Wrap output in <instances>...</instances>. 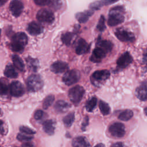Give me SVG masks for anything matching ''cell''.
Listing matches in <instances>:
<instances>
[{
    "label": "cell",
    "instance_id": "cell-1",
    "mask_svg": "<svg viewBox=\"0 0 147 147\" xmlns=\"http://www.w3.org/2000/svg\"><path fill=\"white\" fill-rule=\"evenodd\" d=\"M125 10L121 6H116L110 9L109 13L107 24L110 26H114L124 21Z\"/></svg>",
    "mask_w": 147,
    "mask_h": 147
},
{
    "label": "cell",
    "instance_id": "cell-2",
    "mask_svg": "<svg viewBox=\"0 0 147 147\" xmlns=\"http://www.w3.org/2000/svg\"><path fill=\"white\" fill-rule=\"evenodd\" d=\"M28 43V37L23 32H18L13 35L10 43V48L14 52H21Z\"/></svg>",
    "mask_w": 147,
    "mask_h": 147
},
{
    "label": "cell",
    "instance_id": "cell-3",
    "mask_svg": "<svg viewBox=\"0 0 147 147\" xmlns=\"http://www.w3.org/2000/svg\"><path fill=\"white\" fill-rule=\"evenodd\" d=\"M26 86L29 91L36 92L42 88L43 81L40 75L33 74L28 78Z\"/></svg>",
    "mask_w": 147,
    "mask_h": 147
},
{
    "label": "cell",
    "instance_id": "cell-4",
    "mask_svg": "<svg viewBox=\"0 0 147 147\" xmlns=\"http://www.w3.org/2000/svg\"><path fill=\"white\" fill-rule=\"evenodd\" d=\"M84 93V88L81 86L76 85L69 89L68 91L69 98L75 105H78L82 100Z\"/></svg>",
    "mask_w": 147,
    "mask_h": 147
},
{
    "label": "cell",
    "instance_id": "cell-5",
    "mask_svg": "<svg viewBox=\"0 0 147 147\" xmlns=\"http://www.w3.org/2000/svg\"><path fill=\"white\" fill-rule=\"evenodd\" d=\"M110 72L107 69L98 70L93 72L90 80L94 86L99 87L110 77Z\"/></svg>",
    "mask_w": 147,
    "mask_h": 147
},
{
    "label": "cell",
    "instance_id": "cell-6",
    "mask_svg": "<svg viewBox=\"0 0 147 147\" xmlns=\"http://www.w3.org/2000/svg\"><path fill=\"white\" fill-rule=\"evenodd\" d=\"M80 78V72L75 69L65 72L63 76V82L67 86L72 85L77 83Z\"/></svg>",
    "mask_w": 147,
    "mask_h": 147
},
{
    "label": "cell",
    "instance_id": "cell-7",
    "mask_svg": "<svg viewBox=\"0 0 147 147\" xmlns=\"http://www.w3.org/2000/svg\"><path fill=\"white\" fill-rule=\"evenodd\" d=\"M115 35L119 40L122 42H133L136 40L133 33L123 28L117 29L115 32Z\"/></svg>",
    "mask_w": 147,
    "mask_h": 147
},
{
    "label": "cell",
    "instance_id": "cell-8",
    "mask_svg": "<svg viewBox=\"0 0 147 147\" xmlns=\"http://www.w3.org/2000/svg\"><path fill=\"white\" fill-rule=\"evenodd\" d=\"M36 18L41 22L51 24L55 20V16L52 11L46 9L38 10L36 14Z\"/></svg>",
    "mask_w": 147,
    "mask_h": 147
},
{
    "label": "cell",
    "instance_id": "cell-9",
    "mask_svg": "<svg viewBox=\"0 0 147 147\" xmlns=\"http://www.w3.org/2000/svg\"><path fill=\"white\" fill-rule=\"evenodd\" d=\"M109 131L113 137L121 138L123 137L125 134V127L123 123L115 122L109 126Z\"/></svg>",
    "mask_w": 147,
    "mask_h": 147
},
{
    "label": "cell",
    "instance_id": "cell-10",
    "mask_svg": "<svg viewBox=\"0 0 147 147\" xmlns=\"http://www.w3.org/2000/svg\"><path fill=\"white\" fill-rule=\"evenodd\" d=\"M9 91L10 94L14 97H20L25 93L23 85L18 81H14L10 83Z\"/></svg>",
    "mask_w": 147,
    "mask_h": 147
},
{
    "label": "cell",
    "instance_id": "cell-11",
    "mask_svg": "<svg viewBox=\"0 0 147 147\" xmlns=\"http://www.w3.org/2000/svg\"><path fill=\"white\" fill-rule=\"evenodd\" d=\"M133 61V58L131 55L128 52H126L123 53L117 60V64L119 68H125L127 67Z\"/></svg>",
    "mask_w": 147,
    "mask_h": 147
},
{
    "label": "cell",
    "instance_id": "cell-12",
    "mask_svg": "<svg viewBox=\"0 0 147 147\" xmlns=\"http://www.w3.org/2000/svg\"><path fill=\"white\" fill-rule=\"evenodd\" d=\"M9 9L14 17H18L22 13L24 9V4L21 1L14 0L9 5Z\"/></svg>",
    "mask_w": 147,
    "mask_h": 147
},
{
    "label": "cell",
    "instance_id": "cell-13",
    "mask_svg": "<svg viewBox=\"0 0 147 147\" xmlns=\"http://www.w3.org/2000/svg\"><path fill=\"white\" fill-rule=\"evenodd\" d=\"M107 53L102 48L96 47L93 50L92 55L90 58V60L94 63L100 62L102 59L106 56Z\"/></svg>",
    "mask_w": 147,
    "mask_h": 147
},
{
    "label": "cell",
    "instance_id": "cell-14",
    "mask_svg": "<svg viewBox=\"0 0 147 147\" xmlns=\"http://www.w3.org/2000/svg\"><path fill=\"white\" fill-rule=\"evenodd\" d=\"M68 68V64L61 61H57L53 63L51 66V70L55 74L63 73Z\"/></svg>",
    "mask_w": 147,
    "mask_h": 147
},
{
    "label": "cell",
    "instance_id": "cell-15",
    "mask_svg": "<svg viewBox=\"0 0 147 147\" xmlns=\"http://www.w3.org/2000/svg\"><path fill=\"white\" fill-rule=\"evenodd\" d=\"M136 96L142 101L147 100V83H142L136 90Z\"/></svg>",
    "mask_w": 147,
    "mask_h": 147
},
{
    "label": "cell",
    "instance_id": "cell-16",
    "mask_svg": "<svg viewBox=\"0 0 147 147\" xmlns=\"http://www.w3.org/2000/svg\"><path fill=\"white\" fill-rule=\"evenodd\" d=\"M27 30L30 34L36 36L41 34L42 32L43 28L40 24L35 21H33L28 24Z\"/></svg>",
    "mask_w": 147,
    "mask_h": 147
},
{
    "label": "cell",
    "instance_id": "cell-17",
    "mask_svg": "<svg viewBox=\"0 0 147 147\" xmlns=\"http://www.w3.org/2000/svg\"><path fill=\"white\" fill-rule=\"evenodd\" d=\"M90 48V45L84 39L80 38L77 42L75 52L78 55H82L87 53Z\"/></svg>",
    "mask_w": 147,
    "mask_h": 147
},
{
    "label": "cell",
    "instance_id": "cell-18",
    "mask_svg": "<svg viewBox=\"0 0 147 147\" xmlns=\"http://www.w3.org/2000/svg\"><path fill=\"white\" fill-rule=\"evenodd\" d=\"M94 13L92 10H87L83 12H79L75 14V17L76 20L80 23H85L89 19L90 17Z\"/></svg>",
    "mask_w": 147,
    "mask_h": 147
},
{
    "label": "cell",
    "instance_id": "cell-19",
    "mask_svg": "<svg viewBox=\"0 0 147 147\" xmlns=\"http://www.w3.org/2000/svg\"><path fill=\"white\" fill-rule=\"evenodd\" d=\"M96 47H98L102 48L107 53L112 50L113 44L110 41L106 40H102L100 38H99L96 42Z\"/></svg>",
    "mask_w": 147,
    "mask_h": 147
},
{
    "label": "cell",
    "instance_id": "cell-20",
    "mask_svg": "<svg viewBox=\"0 0 147 147\" xmlns=\"http://www.w3.org/2000/svg\"><path fill=\"white\" fill-rule=\"evenodd\" d=\"M42 128L44 131L49 135H52L55 129V122L52 119L44 121L42 123Z\"/></svg>",
    "mask_w": 147,
    "mask_h": 147
},
{
    "label": "cell",
    "instance_id": "cell-21",
    "mask_svg": "<svg viewBox=\"0 0 147 147\" xmlns=\"http://www.w3.org/2000/svg\"><path fill=\"white\" fill-rule=\"evenodd\" d=\"M73 147H90L89 142L87 139L82 136L75 138L72 142Z\"/></svg>",
    "mask_w": 147,
    "mask_h": 147
},
{
    "label": "cell",
    "instance_id": "cell-22",
    "mask_svg": "<svg viewBox=\"0 0 147 147\" xmlns=\"http://www.w3.org/2000/svg\"><path fill=\"white\" fill-rule=\"evenodd\" d=\"M70 107V105L67 102L63 100H57L54 106L55 110L57 113H65Z\"/></svg>",
    "mask_w": 147,
    "mask_h": 147
},
{
    "label": "cell",
    "instance_id": "cell-23",
    "mask_svg": "<svg viewBox=\"0 0 147 147\" xmlns=\"http://www.w3.org/2000/svg\"><path fill=\"white\" fill-rule=\"evenodd\" d=\"M75 34L74 33L72 32H65V33H63L61 35V41L62 42L66 45L69 46L72 44V41L74 40Z\"/></svg>",
    "mask_w": 147,
    "mask_h": 147
},
{
    "label": "cell",
    "instance_id": "cell-24",
    "mask_svg": "<svg viewBox=\"0 0 147 147\" xmlns=\"http://www.w3.org/2000/svg\"><path fill=\"white\" fill-rule=\"evenodd\" d=\"M4 75L5 76L11 79L16 78L18 76V73L13 66L10 64L6 65L4 71Z\"/></svg>",
    "mask_w": 147,
    "mask_h": 147
},
{
    "label": "cell",
    "instance_id": "cell-25",
    "mask_svg": "<svg viewBox=\"0 0 147 147\" xmlns=\"http://www.w3.org/2000/svg\"><path fill=\"white\" fill-rule=\"evenodd\" d=\"M116 1H95L92 3H91L89 7H90L91 10H98L103 5H107L109 4L113 3L115 2Z\"/></svg>",
    "mask_w": 147,
    "mask_h": 147
},
{
    "label": "cell",
    "instance_id": "cell-26",
    "mask_svg": "<svg viewBox=\"0 0 147 147\" xmlns=\"http://www.w3.org/2000/svg\"><path fill=\"white\" fill-rule=\"evenodd\" d=\"M12 60L15 67L20 71H23L25 68V65L22 59L17 55H14L12 56Z\"/></svg>",
    "mask_w": 147,
    "mask_h": 147
},
{
    "label": "cell",
    "instance_id": "cell-27",
    "mask_svg": "<svg viewBox=\"0 0 147 147\" xmlns=\"http://www.w3.org/2000/svg\"><path fill=\"white\" fill-rule=\"evenodd\" d=\"M133 115V112L132 111V110L127 109L123 111L119 114V115H118V118L121 121H127L130 119L132 118Z\"/></svg>",
    "mask_w": 147,
    "mask_h": 147
},
{
    "label": "cell",
    "instance_id": "cell-28",
    "mask_svg": "<svg viewBox=\"0 0 147 147\" xmlns=\"http://www.w3.org/2000/svg\"><path fill=\"white\" fill-rule=\"evenodd\" d=\"M74 120H75V114H74V113L72 112V113H69L66 116H65L63 118V121L64 125L66 127H69L72 125Z\"/></svg>",
    "mask_w": 147,
    "mask_h": 147
},
{
    "label": "cell",
    "instance_id": "cell-29",
    "mask_svg": "<svg viewBox=\"0 0 147 147\" xmlns=\"http://www.w3.org/2000/svg\"><path fill=\"white\" fill-rule=\"evenodd\" d=\"M99 107L101 113L103 115H108L110 113V107L109 105L103 100H100L99 102Z\"/></svg>",
    "mask_w": 147,
    "mask_h": 147
},
{
    "label": "cell",
    "instance_id": "cell-30",
    "mask_svg": "<svg viewBox=\"0 0 147 147\" xmlns=\"http://www.w3.org/2000/svg\"><path fill=\"white\" fill-rule=\"evenodd\" d=\"M97 103V99L96 97L94 96L90 99L86 104V109L87 111L91 112L95 109Z\"/></svg>",
    "mask_w": 147,
    "mask_h": 147
},
{
    "label": "cell",
    "instance_id": "cell-31",
    "mask_svg": "<svg viewBox=\"0 0 147 147\" xmlns=\"http://www.w3.org/2000/svg\"><path fill=\"white\" fill-rule=\"evenodd\" d=\"M55 100V96L53 95H49L44 99L42 103V107L44 109L49 108L53 103Z\"/></svg>",
    "mask_w": 147,
    "mask_h": 147
},
{
    "label": "cell",
    "instance_id": "cell-32",
    "mask_svg": "<svg viewBox=\"0 0 147 147\" xmlns=\"http://www.w3.org/2000/svg\"><path fill=\"white\" fill-rule=\"evenodd\" d=\"M26 62L28 64L29 67L33 71H36L38 67V61L37 59L28 57L26 59Z\"/></svg>",
    "mask_w": 147,
    "mask_h": 147
},
{
    "label": "cell",
    "instance_id": "cell-33",
    "mask_svg": "<svg viewBox=\"0 0 147 147\" xmlns=\"http://www.w3.org/2000/svg\"><path fill=\"white\" fill-rule=\"evenodd\" d=\"M9 90L7 84L2 79H0V95H3L7 93Z\"/></svg>",
    "mask_w": 147,
    "mask_h": 147
},
{
    "label": "cell",
    "instance_id": "cell-34",
    "mask_svg": "<svg viewBox=\"0 0 147 147\" xmlns=\"http://www.w3.org/2000/svg\"><path fill=\"white\" fill-rule=\"evenodd\" d=\"M105 17L103 16H101L99 20L98 21V25H97V29L100 31V32H103V30H105V29H106V26H105Z\"/></svg>",
    "mask_w": 147,
    "mask_h": 147
},
{
    "label": "cell",
    "instance_id": "cell-35",
    "mask_svg": "<svg viewBox=\"0 0 147 147\" xmlns=\"http://www.w3.org/2000/svg\"><path fill=\"white\" fill-rule=\"evenodd\" d=\"M20 130L21 132H22L23 133H25V134H29V135L35 134V133H36L33 130L31 129L30 128H29L28 127L25 126H20Z\"/></svg>",
    "mask_w": 147,
    "mask_h": 147
},
{
    "label": "cell",
    "instance_id": "cell-36",
    "mask_svg": "<svg viewBox=\"0 0 147 147\" xmlns=\"http://www.w3.org/2000/svg\"><path fill=\"white\" fill-rule=\"evenodd\" d=\"M53 1H49V0H35L34 1V2L40 6H52Z\"/></svg>",
    "mask_w": 147,
    "mask_h": 147
},
{
    "label": "cell",
    "instance_id": "cell-37",
    "mask_svg": "<svg viewBox=\"0 0 147 147\" xmlns=\"http://www.w3.org/2000/svg\"><path fill=\"white\" fill-rule=\"evenodd\" d=\"M17 138L18 140H20V141H30L31 140L33 139V137L32 136L24 135L23 134H18L17 136Z\"/></svg>",
    "mask_w": 147,
    "mask_h": 147
},
{
    "label": "cell",
    "instance_id": "cell-38",
    "mask_svg": "<svg viewBox=\"0 0 147 147\" xmlns=\"http://www.w3.org/2000/svg\"><path fill=\"white\" fill-rule=\"evenodd\" d=\"M44 112L41 110H37L35 111L34 114V118L36 120H40L44 116Z\"/></svg>",
    "mask_w": 147,
    "mask_h": 147
},
{
    "label": "cell",
    "instance_id": "cell-39",
    "mask_svg": "<svg viewBox=\"0 0 147 147\" xmlns=\"http://www.w3.org/2000/svg\"><path fill=\"white\" fill-rule=\"evenodd\" d=\"M6 131V130L5 129V123L2 121L0 120V134H5Z\"/></svg>",
    "mask_w": 147,
    "mask_h": 147
},
{
    "label": "cell",
    "instance_id": "cell-40",
    "mask_svg": "<svg viewBox=\"0 0 147 147\" xmlns=\"http://www.w3.org/2000/svg\"><path fill=\"white\" fill-rule=\"evenodd\" d=\"M88 125V117L87 116H86L84 120H83V122L82 123V129L83 130H84L86 129V126Z\"/></svg>",
    "mask_w": 147,
    "mask_h": 147
},
{
    "label": "cell",
    "instance_id": "cell-41",
    "mask_svg": "<svg viewBox=\"0 0 147 147\" xmlns=\"http://www.w3.org/2000/svg\"><path fill=\"white\" fill-rule=\"evenodd\" d=\"M110 147H124V145L122 142H118L112 144Z\"/></svg>",
    "mask_w": 147,
    "mask_h": 147
},
{
    "label": "cell",
    "instance_id": "cell-42",
    "mask_svg": "<svg viewBox=\"0 0 147 147\" xmlns=\"http://www.w3.org/2000/svg\"><path fill=\"white\" fill-rule=\"evenodd\" d=\"M143 61L145 64H147V48L144 51L143 54Z\"/></svg>",
    "mask_w": 147,
    "mask_h": 147
},
{
    "label": "cell",
    "instance_id": "cell-43",
    "mask_svg": "<svg viewBox=\"0 0 147 147\" xmlns=\"http://www.w3.org/2000/svg\"><path fill=\"white\" fill-rule=\"evenodd\" d=\"M22 147H34V146L31 142H25L22 144Z\"/></svg>",
    "mask_w": 147,
    "mask_h": 147
},
{
    "label": "cell",
    "instance_id": "cell-44",
    "mask_svg": "<svg viewBox=\"0 0 147 147\" xmlns=\"http://www.w3.org/2000/svg\"><path fill=\"white\" fill-rule=\"evenodd\" d=\"M94 147H105V145L103 144L99 143V144H96Z\"/></svg>",
    "mask_w": 147,
    "mask_h": 147
},
{
    "label": "cell",
    "instance_id": "cell-45",
    "mask_svg": "<svg viewBox=\"0 0 147 147\" xmlns=\"http://www.w3.org/2000/svg\"><path fill=\"white\" fill-rule=\"evenodd\" d=\"M6 1H0V6L3 5Z\"/></svg>",
    "mask_w": 147,
    "mask_h": 147
},
{
    "label": "cell",
    "instance_id": "cell-46",
    "mask_svg": "<svg viewBox=\"0 0 147 147\" xmlns=\"http://www.w3.org/2000/svg\"><path fill=\"white\" fill-rule=\"evenodd\" d=\"M144 110V113H145V115L147 116V107H145Z\"/></svg>",
    "mask_w": 147,
    "mask_h": 147
},
{
    "label": "cell",
    "instance_id": "cell-47",
    "mask_svg": "<svg viewBox=\"0 0 147 147\" xmlns=\"http://www.w3.org/2000/svg\"><path fill=\"white\" fill-rule=\"evenodd\" d=\"M2 113L1 110L0 109V117H1V116H2Z\"/></svg>",
    "mask_w": 147,
    "mask_h": 147
},
{
    "label": "cell",
    "instance_id": "cell-48",
    "mask_svg": "<svg viewBox=\"0 0 147 147\" xmlns=\"http://www.w3.org/2000/svg\"><path fill=\"white\" fill-rule=\"evenodd\" d=\"M1 30L0 29V36H1Z\"/></svg>",
    "mask_w": 147,
    "mask_h": 147
},
{
    "label": "cell",
    "instance_id": "cell-49",
    "mask_svg": "<svg viewBox=\"0 0 147 147\" xmlns=\"http://www.w3.org/2000/svg\"><path fill=\"white\" fill-rule=\"evenodd\" d=\"M0 147H1V146H0Z\"/></svg>",
    "mask_w": 147,
    "mask_h": 147
}]
</instances>
